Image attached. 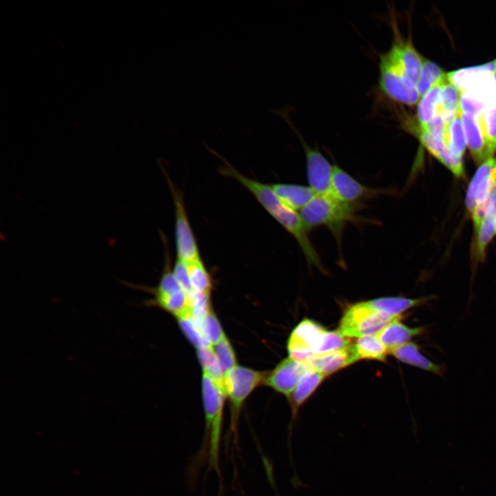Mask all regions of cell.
<instances>
[{"label": "cell", "mask_w": 496, "mask_h": 496, "mask_svg": "<svg viewBox=\"0 0 496 496\" xmlns=\"http://www.w3.org/2000/svg\"><path fill=\"white\" fill-rule=\"evenodd\" d=\"M220 172L236 180L248 189L264 209L297 241L309 265L324 271L320 257L313 245L300 213L285 205L274 194L270 185L247 178L226 161Z\"/></svg>", "instance_id": "1"}, {"label": "cell", "mask_w": 496, "mask_h": 496, "mask_svg": "<svg viewBox=\"0 0 496 496\" xmlns=\"http://www.w3.org/2000/svg\"><path fill=\"white\" fill-rule=\"evenodd\" d=\"M202 398L205 415L203 445L196 459L207 460V471H214L222 484L220 448L223 422L225 392L206 373L202 375Z\"/></svg>", "instance_id": "2"}, {"label": "cell", "mask_w": 496, "mask_h": 496, "mask_svg": "<svg viewBox=\"0 0 496 496\" xmlns=\"http://www.w3.org/2000/svg\"><path fill=\"white\" fill-rule=\"evenodd\" d=\"M355 205L344 203L334 196L317 195L300 211V215L308 231L325 226L338 240L344 225L355 220Z\"/></svg>", "instance_id": "3"}, {"label": "cell", "mask_w": 496, "mask_h": 496, "mask_svg": "<svg viewBox=\"0 0 496 496\" xmlns=\"http://www.w3.org/2000/svg\"><path fill=\"white\" fill-rule=\"evenodd\" d=\"M268 373L238 365L225 375V393L230 409L229 437L236 446L238 444V420L242 406L256 388L264 384Z\"/></svg>", "instance_id": "4"}, {"label": "cell", "mask_w": 496, "mask_h": 496, "mask_svg": "<svg viewBox=\"0 0 496 496\" xmlns=\"http://www.w3.org/2000/svg\"><path fill=\"white\" fill-rule=\"evenodd\" d=\"M379 87L391 101L407 106L417 105L415 84L399 68L389 51L379 55Z\"/></svg>", "instance_id": "5"}, {"label": "cell", "mask_w": 496, "mask_h": 496, "mask_svg": "<svg viewBox=\"0 0 496 496\" xmlns=\"http://www.w3.org/2000/svg\"><path fill=\"white\" fill-rule=\"evenodd\" d=\"M401 316H392L360 302L349 307L341 318L338 331L346 338L375 335Z\"/></svg>", "instance_id": "6"}, {"label": "cell", "mask_w": 496, "mask_h": 496, "mask_svg": "<svg viewBox=\"0 0 496 496\" xmlns=\"http://www.w3.org/2000/svg\"><path fill=\"white\" fill-rule=\"evenodd\" d=\"M496 181V158H488L478 167L468 185L466 206L473 221L475 232L484 216L488 196Z\"/></svg>", "instance_id": "7"}, {"label": "cell", "mask_w": 496, "mask_h": 496, "mask_svg": "<svg viewBox=\"0 0 496 496\" xmlns=\"http://www.w3.org/2000/svg\"><path fill=\"white\" fill-rule=\"evenodd\" d=\"M175 207V240L177 259L186 263L200 258L197 242L189 223L183 195L167 174H165Z\"/></svg>", "instance_id": "8"}, {"label": "cell", "mask_w": 496, "mask_h": 496, "mask_svg": "<svg viewBox=\"0 0 496 496\" xmlns=\"http://www.w3.org/2000/svg\"><path fill=\"white\" fill-rule=\"evenodd\" d=\"M326 329L313 320L304 319L292 331L287 342L289 358L304 363L317 354Z\"/></svg>", "instance_id": "9"}, {"label": "cell", "mask_w": 496, "mask_h": 496, "mask_svg": "<svg viewBox=\"0 0 496 496\" xmlns=\"http://www.w3.org/2000/svg\"><path fill=\"white\" fill-rule=\"evenodd\" d=\"M332 189L338 200L358 204L362 200L391 193V190L366 187L336 164L333 165Z\"/></svg>", "instance_id": "10"}, {"label": "cell", "mask_w": 496, "mask_h": 496, "mask_svg": "<svg viewBox=\"0 0 496 496\" xmlns=\"http://www.w3.org/2000/svg\"><path fill=\"white\" fill-rule=\"evenodd\" d=\"M393 37L389 52L404 75L413 83L419 76L424 57L415 48L411 38L401 35L394 19H391Z\"/></svg>", "instance_id": "11"}, {"label": "cell", "mask_w": 496, "mask_h": 496, "mask_svg": "<svg viewBox=\"0 0 496 496\" xmlns=\"http://www.w3.org/2000/svg\"><path fill=\"white\" fill-rule=\"evenodd\" d=\"M301 141L305 154L309 186L317 195L334 196L332 189L333 165L318 149L311 147L302 139Z\"/></svg>", "instance_id": "12"}, {"label": "cell", "mask_w": 496, "mask_h": 496, "mask_svg": "<svg viewBox=\"0 0 496 496\" xmlns=\"http://www.w3.org/2000/svg\"><path fill=\"white\" fill-rule=\"evenodd\" d=\"M311 369L307 364L289 357L278 363L271 371H269L263 384L284 395L288 399L302 378Z\"/></svg>", "instance_id": "13"}, {"label": "cell", "mask_w": 496, "mask_h": 496, "mask_svg": "<svg viewBox=\"0 0 496 496\" xmlns=\"http://www.w3.org/2000/svg\"><path fill=\"white\" fill-rule=\"evenodd\" d=\"M410 132L417 138L420 144L442 165L447 167L456 177H462L464 174L462 158L453 154L446 145L437 139L424 130L413 125Z\"/></svg>", "instance_id": "14"}, {"label": "cell", "mask_w": 496, "mask_h": 496, "mask_svg": "<svg viewBox=\"0 0 496 496\" xmlns=\"http://www.w3.org/2000/svg\"><path fill=\"white\" fill-rule=\"evenodd\" d=\"M357 361L353 344L347 348L322 355H311L305 362L312 370L326 376Z\"/></svg>", "instance_id": "15"}, {"label": "cell", "mask_w": 496, "mask_h": 496, "mask_svg": "<svg viewBox=\"0 0 496 496\" xmlns=\"http://www.w3.org/2000/svg\"><path fill=\"white\" fill-rule=\"evenodd\" d=\"M460 113V112H459ZM466 145L477 164L481 165L493 156L489 152L484 136L476 116L460 113Z\"/></svg>", "instance_id": "16"}, {"label": "cell", "mask_w": 496, "mask_h": 496, "mask_svg": "<svg viewBox=\"0 0 496 496\" xmlns=\"http://www.w3.org/2000/svg\"><path fill=\"white\" fill-rule=\"evenodd\" d=\"M270 186L276 196L296 211L302 209L317 196L309 186L293 183H273Z\"/></svg>", "instance_id": "17"}, {"label": "cell", "mask_w": 496, "mask_h": 496, "mask_svg": "<svg viewBox=\"0 0 496 496\" xmlns=\"http://www.w3.org/2000/svg\"><path fill=\"white\" fill-rule=\"evenodd\" d=\"M495 67L496 59L477 67L451 72L447 73V77L448 81L454 85L461 93L493 77Z\"/></svg>", "instance_id": "18"}, {"label": "cell", "mask_w": 496, "mask_h": 496, "mask_svg": "<svg viewBox=\"0 0 496 496\" xmlns=\"http://www.w3.org/2000/svg\"><path fill=\"white\" fill-rule=\"evenodd\" d=\"M327 376L320 372L311 369L300 380L291 396L288 398L292 411V418L289 429V440L290 442L291 431L293 422L298 415L300 408L312 395L318 386Z\"/></svg>", "instance_id": "19"}, {"label": "cell", "mask_w": 496, "mask_h": 496, "mask_svg": "<svg viewBox=\"0 0 496 496\" xmlns=\"http://www.w3.org/2000/svg\"><path fill=\"white\" fill-rule=\"evenodd\" d=\"M400 318L391 322L375 334L388 350L409 342L413 337L423 331L422 327L406 326L400 322Z\"/></svg>", "instance_id": "20"}, {"label": "cell", "mask_w": 496, "mask_h": 496, "mask_svg": "<svg viewBox=\"0 0 496 496\" xmlns=\"http://www.w3.org/2000/svg\"><path fill=\"white\" fill-rule=\"evenodd\" d=\"M388 353L406 364L420 368L425 371L442 375L443 369L441 366L429 360L419 351L417 344L408 342L401 346L388 350Z\"/></svg>", "instance_id": "21"}, {"label": "cell", "mask_w": 496, "mask_h": 496, "mask_svg": "<svg viewBox=\"0 0 496 496\" xmlns=\"http://www.w3.org/2000/svg\"><path fill=\"white\" fill-rule=\"evenodd\" d=\"M427 298H406L403 297H384L364 301L369 307L392 316H399L411 307L423 303Z\"/></svg>", "instance_id": "22"}, {"label": "cell", "mask_w": 496, "mask_h": 496, "mask_svg": "<svg viewBox=\"0 0 496 496\" xmlns=\"http://www.w3.org/2000/svg\"><path fill=\"white\" fill-rule=\"evenodd\" d=\"M446 81L436 84L420 99L416 113L417 127H425L437 115L441 89Z\"/></svg>", "instance_id": "23"}, {"label": "cell", "mask_w": 496, "mask_h": 496, "mask_svg": "<svg viewBox=\"0 0 496 496\" xmlns=\"http://www.w3.org/2000/svg\"><path fill=\"white\" fill-rule=\"evenodd\" d=\"M459 98L458 89L447 80L442 87L437 110L446 125L459 114Z\"/></svg>", "instance_id": "24"}, {"label": "cell", "mask_w": 496, "mask_h": 496, "mask_svg": "<svg viewBox=\"0 0 496 496\" xmlns=\"http://www.w3.org/2000/svg\"><path fill=\"white\" fill-rule=\"evenodd\" d=\"M448 79L447 73L433 61L424 58L422 68L415 83L421 98L436 84Z\"/></svg>", "instance_id": "25"}, {"label": "cell", "mask_w": 496, "mask_h": 496, "mask_svg": "<svg viewBox=\"0 0 496 496\" xmlns=\"http://www.w3.org/2000/svg\"><path fill=\"white\" fill-rule=\"evenodd\" d=\"M353 349L357 361L360 359L384 361L388 353V349L375 334L359 338L356 342L353 344Z\"/></svg>", "instance_id": "26"}, {"label": "cell", "mask_w": 496, "mask_h": 496, "mask_svg": "<svg viewBox=\"0 0 496 496\" xmlns=\"http://www.w3.org/2000/svg\"><path fill=\"white\" fill-rule=\"evenodd\" d=\"M491 155L496 149V98L476 116Z\"/></svg>", "instance_id": "27"}, {"label": "cell", "mask_w": 496, "mask_h": 496, "mask_svg": "<svg viewBox=\"0 0 496 496\" xmlns=\"http://www.w3.org/2000/svg\"><path fill=\"white\" fill-rule=\"evenodd\" d=\"M443 142L453 155L462 158L467 145L460 113L446 125Z\"/></svg>", "instance_id": "28"}, {"label": "cell", "mask_w": 496, "mask_h": 496, "mask_svg": "<svg viewBox=\"0 0 496 496\" xmlns=\"http://www.w3.org/2000/svg\"><path fill=\"white\" fill-rule=\"evenodd\" d=\"M197 355L202 366L203 372L209 376L225 392V375L211 346L197 349Z\"/></svg>", "instance_id": "29"}, {"label": "cell", "mask_w": 496, "mask_h": 496, "mask_svg": "<svg viewBox=\"0 0 496 496\" xmlns=\"http://www.w3.org/2000/svg\"><path fill=\"white\" fill-rule=\"evenodd\" d=\"M189 280L194 291L210 293L212 288L211 276L203 260L198 258L187 263Z\"/></svg>", "instance_id": "30"}, {"label": "cell", "mask_w": 496, "mask_h": 496, "mask_svg": "<svg viewBox=\"0 0 496 496\" xmlns=\"http://www.w3.org/2000/svg\"><path fill=\"white\" fill-rule=\"evenodd\" d=\"M178 324L188 340L196 349L211 346L205 336L200 322L190 313L177 318Z\"/></svg>", "instance_id": "31"}, {"label": "cell", "mask_w": 496, "mask_h": 496, "mask_svg": "<svg viewBox=\"0 0 496 496\" xmlns=\"http://www.w3.org/2000/svg\"><path fill=\"white\" fill-rule=\"evenodd\" d=\"M496 233V217L484 216L475 231L477 254L479 259L485 256L486 247Z\"/></svg>", "instance_id": "32"}, {"label": "cell", "mask_w": 496, "mask_h": 496, "mask_svg": "<svg viewBox=\"0 0 496 496\" xmlns=\"http://www.w3.org/2000/svg\"><path fill=\"white\" fill-rule=\"evenodd\" d=\"M211 347L219 361L224 375L238 366L235 351L226 335Z\"/></svg>", "instance_id": "33"}, {"label": "cell", "mask_w": 496, "mask_h": 496, "mask_svg": "<svg viewBox=\"0 0 496 496\" xmlns=\"http://www.w3.org/2000/svg\"><path fill=\"white\" fill-rule=\"evenodd\" d=\"M199 322L211 346L218 343L226 335L212 309Z\"/></svg>", "instance_id": "34"}, {"label": "cell", "mask_w": 496, "mask_h": 496, "mask_svg": "<svg viewBox=\"0 0 496 496\" xmlns=\"http://www.w3.org/2000/svg\"><path fill=\"white\" fill-rule=\"evenodd\" d=\"M172 272L181 288L187 295H190L194 290L189 280L187 263L177 259Z\"/></svg>", "instance_id": "35"}, {"label": "cell", "mask_w": 496, "mask_h": 496, "mask_svg": "<svg viewBox=\"0 0 496 496\" xmlns=\"http://www.w3.org/2000/svg\"><path fill=\"white\" fill-rule=\"evenodd\" d=\"M419 129L426 131L434 138L443 141L446 130V124L442 116L437 114L425 127Z\"/></svg>", "instance_id": "36"}, {"label": "cell", "mask_w": 496, "mask_h": 496, "mask_svg": "<svg viewBox=\"0 0 496 496\" xmlns=\"http://www.w3.org/2000/svg\"><path fill=\"white\" fill-rule=\"evenodd\" d=\"M493 79H494L495 83V85H496V67H495V70H494L493 75Z\"/></svg>", "instance_id": "37"}, {"label": "cell", "mask_w": 496, "mask_h": 496, "mask_svg": "<svg viewBox=\"0 0 496 496\" xmlns=\"http://www.w3.org/2000/svg\"><path fill=\"white\" fill-rule=\"evenodd\" d=\"M495 154H496V149H495ZM495 158H496V157H495Z\"/></svg>", "instance_id": "38"}]
</instances>
